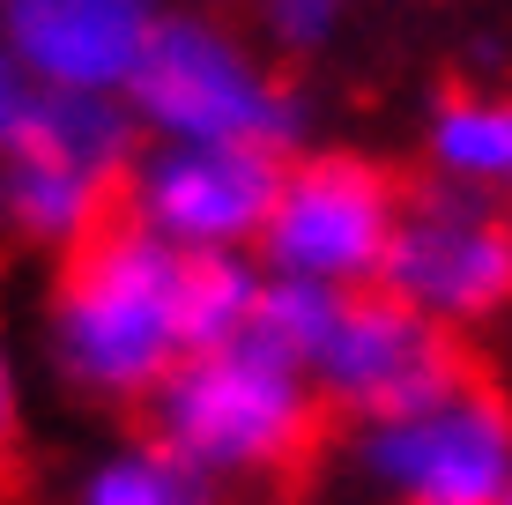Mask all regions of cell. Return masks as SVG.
Returning a JSON list of instances; mask_svg holds the SVG:
<instances>
[{
    "mask_svg": "<svg viewBox=\"0 0 512 505\" xmlns=\"http://www.w3.org/2000/svg\"><path fill=\"white\" fill-rule=\"evenodd\" d=\"M260 320V290L231 253H186L127 201L67 246L60 342L90 387L149 394L193 350L238 342Z\"/></svg>",
    "mask_w": 512,
    "mask_h": 505,
    "instance_id": "obj_1",
    "label": "cell"
},
{
    "mask_svg": "<svg viewBox=\"0 0 512 505\" xmlns=\"http://www.w3.org/2000/svg\"><path fill=\"white\" fill-rule=\"evenodd\" d=\"M253 327L305 364L320 394H334L342 409L372 416V424L401 416V409H423L431 394L468 379V357L453 350L446 320H431L423 305L394 298V290L282 275L275 290H260Z\"/></svg>",
    "mask_w": 512,
    "mask_h": 505,
    "instance_id": "obj_2",
    "label": "cell"
},
{
    "mask_svg": "<svg viewBox=\"0 0 512 505\" xmlns=\"http://www.w3.org/2000/svg\"><path fill=\"white\" fill-rule=\"evenodd\" d=\"M305 364L275 350L260 327L238 342L193 350L179 372L156 387V424L164 446L193 468L216 476H268V468H297L312 446V387Z\"/></svg>",
    "mask_w": 512,
    "mask_h": 505,
    "instance_id": "obj_3",
    "label": "cell"
},
{
    "mask_svg": "<svg viewBox=\"0 0 512 505\" xmlns=\"http://www.w3.org/2000/svg\"><path fill=\"white\" fill-rule=\"evenodd\" d=\"M8 194L23 231L38 238H90L119 201V156H127V134L119 119L97 104V90H67V82H38V90H15L8 97Z\"/></svg>",
    "mask_w": 512,
    "mask_h": 505,
    "instance_id": "obj_4",
    "label": "cell"
},
{
    "mask_svg": "<svg viewBox=\"0 0 512 505\" xmlns=\"http://www.w3.org/2000/svg\"><path fill=\"white\" fill-rule=\"evenodd\" d=\"M401 201L386 171L357 156H312V164L282 171V194L268 208V246L275 275H305V283H364L386 268L401 231Z\"/></svg>",
    "mask_w": 512,
    "mask_h": 505,
    "instance_id": "obj_5",
    "label": "cell"
},
{
    "mask_svg": "<svg viewBox=\"0 0 512 505\" xmlns=\"http://www.w3.org/2000/svg\"><path fill=\"white\" fill-rule=\"evenodd\" d=\"M372 468L409 505H498L512 491V416L483 379L431 394L423 409L372 424Z\"/></svg>",
    "mask_w": 512,
    "mask_h": 505,
    "instance_id": "obj_6",
    "label": "cell"
},
{
    "mask_svg": "<svg viewBox=\"0 0 512 505\" xmlns=\"http://www.w3.org/2000/svg\"><path fill=\"white\" fill-rule=\"evenodd\" d=\"M275 194L282 171L260 142H186V134L149 164H134L127 179V208L186 253H223L238 238H260Z\"/></svg>",
    "mask_w": 512,
    "mask_h": 505,
    "instance_id": "obj_7",
    "label": "cell"
},
{
    "mask_svg": "<svg viewBox=\"0 0 512 505\" xmlns=\"http://www.w3.org/2000/svg\"><path fill=\"white\" fill-rule=\"evenodd\" d=\"M127 90L156 127L186 134V142H260L268 149V142H282V119H290L282 97L245 67V52L201 23H156V45Z\"/></svg>",
    "mask_w": 512,
    "mask_h": 505,
    "instance_id": "obj_8",
    "label": "cell"
},
{
    "mask_svg": "<svg viewBox=\"0 0 512 505\" xmlns=\"http://www.w3.org/2000/svg\"><path fill=\"white\" fill-rule=\"evenodd\" d=\"M379 283L431 320H475L512 298V223L453 194H409Z\"/></svg>",
    "mask_w": 512,
    "mask_h": 505,
    "instance_id": "obj_9",
    "label": "cell"
},
{
    "mask_svg": "<svg viewBox=\"0 0 512 505\" xmlns=\"http://www.w3.org/2000/svg\"><path fill=\"white\" fill-rule=\"evenodd\" d=\"M156 45L141 0H15V52L38 67V82L67 90H112L134 82Z\"/></svg>",
    "mask_w": 512,
    "mask_h": 505,
    "instance_id": "obj_10",
    "label": "cell"
},
{
    "mask_svg": "<svg viewBox=\"0 0 512 505\" xmlns=\"http://www.w3.org/2000/svg\"><path fill=\"white\" fill-rule=\"evenodd\" d=\"M438 164L461 179L512 186V104H446L438 119Z\"/></svg>",
    "mask_w": 512,
    "mask_h": 505,
    "instance_id": "obj_11",
    "label": "cell"
},
{
    "mask_svg": "<svg viewBox=\"0 0 512 505\" xmlns=\"http://www.w3.org/2000/svg\"><path fill=\"white\" fill-rule=\"evenodd\" d=\"M201 468L164 454H134V461H112L104 476L90 483V505H201Z\"/></svg>",
    "mask_w": 512,
    "mask_h": 505,
    "instance_id": "obj_12",
    "label": "cell"
},
{
    "mask_svg": "<svg viewBox=\"0 0 512 505\" xmlns=\"http://www.w3.org/2000/svg\"><path fill=\"white\" fill-rule=\"evenodd\" d=\"M275 23H282V38L312 45V38L334 23V0H275Z\"/></svg>",
    "mask_w": 512,
    "mask_h": 505,
    "instance_id": "obj_13",
    "label": "cell"
},
{
    "mask_svg": "<svg viewBox=\"0 0 512 505\" xmlns=\"http://www.w3.org/2000/svg\"><path fill=\"white\" fill-rule=\"evenodd\" d=\"M498 505H512V491H505V498H498Z\"/></svg>",
    "mask_w": 512,
    "mask_h": 505,
    "instance_id": "obj_14",
    "label": "cell"
}]
</instances>
